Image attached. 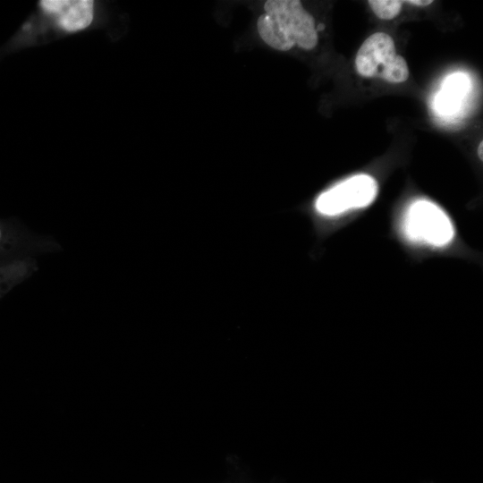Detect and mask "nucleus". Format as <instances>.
<instances>
[{
	"mask_svg": "<svg viewBox=\"0 0 483 483\" xmlns=\"http://www.w3.org/2000/svg\"><path fill=\"white\" fill-rule=\"evenodd\" d=\"M431 0H407L405 3L416 5V6H427L432 4Z\"/></svg>",
	"mask_w": 483,
	"mask_h": 483,
	"instance_id": "obj_10",
	"label": "nucleus"
},
{
	"mask_svg": "<svg viewBox=\"0 0 483 483\" xmlns=\"http://www.w3.org/2000/svg\"><path fill=\"white\" fill-rule=\"evenodd\" d=\"M60 249L52 237L33 233L16 219H0V266Z\"/></svg>",
	"mask_w": 483,
	"mask_h": 483,
	"instance_id": "obj_6",
	"label": "nucleus"
},
{
	"mask_svg": "<svg viewBox=\"0 0 483 483\" xmlns=\"http://www.w3.org/2000/svg\"><path fill=\"white\" fill-rule=\"evenodd\" d=\"M368 3L378 18L382 20H392L400 13L403 1L369 0Z\"/></svg>",
	"mask_w": 483,
	"mask_h": 483,
	"instance_id": "obj_9",
	"label": "nucleus"
},
{
	"mask_svg": "<svg viewBox=\"0 0 483 483\" xmlns=\"http://www.w3.org/2000/svg\"><path fill=\"white\" fill-rule=\"evenodd\" d=\"M482 148H483V141L480 142L479 148H478V155H479V157L482 160L483 159V153H482Z\"/></svg>",
	"mask_w": 483,
	"mask_h": 483,
	"instance_id": "obj_11",
	"label": "nucleus"
},
{
	"mask_svg": "<svg viewBox=\"0 0 483 483\" xmlns=\"http://www.w3.org/2000/svg\"><path fill=\"white\" fill-rule=\"evenodd\" d=\"M104 30L113 39V7L96 0H40L12 38L0 47V60L21 49Z\"/></svg>",
	"mask_w": 483,
	"mask_h": 483,
	"instance_id": "obj_1",
	"label": "nucleus"
},
{
	"mask_svg": "<svg viewBox=\"0 0 483 483\" xmlns=\"http://www.w3.org/2000/svg\"><path fill=\"white\" fill-rule=\"evenodd\" d=\"M466 80L463 74H453L443 85V90L436 100L437 110L441 114H450L457 109L465 94Z\"/></svg>",
	"mask_w": 483,
	"mask_h": 483,
	"instance_id": "obj_8",
	"label": "nucleus"
},
{
	"mask_svg": "<svg viewBox=\"0 0 483 483\" xmlns=\"http://www.w3.org/2000/svg\"><path fill=\"white\" fill-rule=\"evenodd\" d=\"M398 227L410 244L427 249H445L455 239V227L448 214L424 198L411 201L402 210Z\"/></svg>",
	"mask_w": 483,
	"mask_h": 483,
	"instance_id": "obj_3",
	"label": "nucleus"
},
{
	"mask_svg": "<svg viewBox=\"0 0 483 483\" xmlns=\"http://www.w3.org/2000/svg\"><path fill=\"white\" fill-rule=\"evenodd\" d=\"M38 269L30 258L19 259L0 266V299Z\"/></svg>",
	"mask_w": 483,
	"mask_h": 483,
	"instance_id": "obj_7",
	"label": "nucleus"
},
{
	"mask_svg": "<svg viewBox=\"0 0 483 483\" xmlns=\"http://www.w3.org/2000/svg\"><path fill=\"white\" fill-rule=\"evenodd\" d=\"M378 184L367 174L352 175L322 191L313 203L315 214L334 220L369 207L377 198Z\"/></svg>",
	"mask_w": 483,
	"mask_h": 483,
	"instance_id": "obj_4",
	"label": "nucleus"
},
{
	"mask_svg": "<svg viewBox=\"0 0 483 483\" xmlns=\"http://www.w3.org/2000/svg\"><path fill=\"white\" fill-rule=\"evenodd\" d=\"M355 68L362 77H378L391 83L403 82L409 77L405 59L396 54L394 39L384 32L365 39L356 55Z\"/></svg>",
	"mask_w": 483,
	"mask_h": 483,
	"instance_id": "obj_5",
	"label": "nucleus"
},
{
	"mask_svg": "<svg viewBox=\"0 0 483 483\" xmlns=\"http://www.w3.org/2000/svg\"><path fill=\"white\" fill-rule=\"evenodd\" d=\"M257 22L260 38L271 47L287 51L294 46L313 49L318 32L313 17L298 0H268Z\"/></svg>",
	"mask_w": 483,
	"mask_h": 483,
	"instance_id": "obj_2",
	"label": "nucleus"
}]
</instances>
